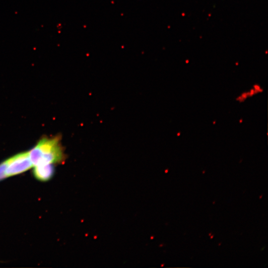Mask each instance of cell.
I'll return each mask as SVG.
<instances>
[{"label":"cell","instance_id":"obj_2","mask_svg":"<svg viewBox=\"0 0 268 268\" xmlns=\"http://www.w3.org/2000/svg\"><path fill=\"white\" fill-rule=\"evenodd\" d=\"M7 177L15 176L26 172L33 166L30 159L28 152L17 153L6 160Z\"/></svg>","mask_w":268,"mask_h":268},{"label":"cell","instance_id":"obj_3","mask_svg":"<svg viewBox=\"0 0 268 268\" xmlns=\"http://www.w3.org/2000/svg\"><path fill=\"white\" fill-rule=\"evenodd\" d=\"M53 164H39L34 166V177L38 181L46 182L54 176L55 168Z\"/></svg>","mask_w":268,"mask_h":268},{"label":"cell","instance_id":"obj_4","mask_svg":"<svg viewBox=\"0 0 268 268\" xmlns=\"http://www.w3.org/2000/svg\"><path fill=\"white\" fill-rule=\"evenodd\" d=\"M6 166V160L0 163V181L7 178L5 173Z\"/></svg>","mask_w":268,"mask_h":268},{"label":"cell","instance_id":"obj_1","mask_svg":"<svg viewBox=\"0 0 268 268\" xmlns=\"http://www.w3.org/2000/svg\"><path fill=\"white\" fill-rule=\"evenodd\" d=\"M28 152L33 166L59 163L65 158L58 137L42 138Z\"/></svg>","mask_w":268,"mask_h":268}]
</instances>
